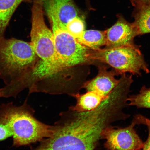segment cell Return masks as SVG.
I'll return each instance as SVG.
<instances>
[{"mask_svg": "<svg viewBox=\"0 0 150 150\" xmlns=\"http://www.w3.org/2000/svg\"><path fill=\"white\" fill-rule=\"evenodd\" d=\"M115 91L93 110L78 112L69 108L62 112L52 125L50 138L40 142L35 150H93L103 139V132L114 120Z\"/></svg>", "mask_w": 150, "mask_h": 150, "instance_id": "cell-1", "label": "cell"}, {"mask_svg": "<svg viewBox=\"0 0 150 150\" xmlns=\"http://www.w3.org/2000/svg\"><path fill=\"white\" fill-rule=\"evenodd\" d=\"M33 2L31 42L40 60L24 77V83L28 87L38 83L52 85L64 78L52 32L45 21L42 0H33Z\"/></svg>", "mask_w": 150, "mask_h": 150, "instance_id": "cell-2", "label": "cell"}, {"mask_svg": "<svg viewBox=\"0 0 150 150\" xmlns=\"http://www.w3.org/2000/svg\"><path fill=\"white\" fill-rule=\"evenodd\" d=\"M35 113L28 98L20 106L12 102L0 105V123L8 125L12 131L13 147L30 146L52 136V125L38 120Z\"/></svg>", "mask_w": 150, "mask_h": 150, "instance_id": "cell-3", "label": "cell"}, {"mask_svg": "<svg viewBox=\"0 0 150 150\" xmlns=\"http://www.w3.org/2000/svg\"><path fill=\"white\" fill-rule=\"evenodd\" d=\"M31 42L0 38V78L5 85L17 81L34 68L38 59Z\"/></svg>", "mask_w": 150, "mask_h": 150, "instance_id": "cell-4", "label": "cell"}, {"mask_svg": "<svg viewBox=\"0 0 150 150\" xmlns=\"http://www.w3.org/2000/svg\"><path fill=\"white\" fill-rule=\"evenodd\" d=\"M51 24L54 46L63 73L76 66L91 62L88 57L90 49L82 45L62 23L50 0H42Z\"/></svg>", "mask_w": 150, "mask_h": 150, "instance_id": "cell-5", "label": "cell"}, {"mask_svg": "<svg viewBox=\"0 0 150 150\" xmlns=\"http://www.w3.org/2000/svg\"><path fill=\"white\" fill-rule=\"evenodd\" d=\"M88 57L91 62L99 61L110 65L118 75L129 73L140 76L142 71L149 72L144 56L136 45L90 49Z\"/></svg>", "mask_w": 150, "mask_h": 150, "instance_id": "cell-6", "label": "cell"}, {"mask_svg": "<svg viewBox=\"0 0 150 150\" xmlns=\"http://www.w3.org/2000/svg\"><path fill=\"white\" fill-rule=\"evenodd\" d=\"M136 123L133 120L128 127L117 128L110 126L103 132V139L105 140L104 147L108 150H138L142 149L144 142L134 127Z\"/></svg>", "mask_w": 150, "mask_h": 150, "instance_id": "cell-7", "label": "cell"}, {"mask_svg": "<svg viewBox=\"0 0 150 150\" xmlns=\"http://www.w3.org/2000/svg\"><path fill=\"white\" fill-rule=\"evenodd\" d=\"M106 48L131 46L135 45L134 38L138 34L133 23L127 21L121 14L111 27L106 30Z\"/></svg>", "mask_w": 150, "mask_h": 150, "instance_id": "cell-8", "label": "cell"}, {"mask_svg": "<svg viewBox=\"0 0 150 150\" xmlns=\"http://www.w3.org/2000/svg\"><path fill=\"white\" fill-rule=\"evenodd\" d=\"M98 71L96 76L86 81L83 88L87 91H95L105 97L109 95L121 83L122 77L118 80L115 78L117 74L115 70L108 71L104 65L98 67Z\"/></svg>", "mask_w": 150, "mask_h": 150, "instance_id": "cell-9", "label": "cell"}, {"mask_svg": "<svg viewBox=\"0 0 150 150\" xmlns=\"http://www.w3.org/2000/svg\"><path fill=\"white\" fill-rule=\"evenodd\" d=\"M73 96L76 99V103L69 108L76 112H83L94 109L109 96L105 97L96 91H91L83 94L78 93Z\"/></svg>", "mask_w": 150, "mask_h": 150, "instance_id": "cell-10", "label": "cell"}, {"mask_svg": "<svg viewBox=\"0 0 150 150\" xmlns=\"http://www.w3.org/2000/svg\"><path fill=\"white\" fill-rule=\"evenodd\" d=\"M76 40L82 45L89 49H98L106 45V30H85Z\"/></svg>", "mask_w": 150, "mask_h": 150, "instance_id": "cell-11", "label": "cell"}, {"mask_svg": "<svg viewBox=\"0 0 150 150\" xmlns=\"http://www.w3.org/2000/svg\"><path fill=\"white\" fill-rule=\"evenodd\" d=\"M133 13V24L138 35L150 33V6L142 5L135 6Z\"/></svg>", "mask_w": 150, "mask_h": 150, "instance_id": "cell-12", "label": "cell"}, {"mask_svg": "<svg viewBox=\"0 0 150 150\" xmlns=\"http://www.w3.org/2000/svg\"><path fill=\"white\" fill-rule=\"evenodd\" d=\"M31 0H0V38L3 37L6 28L12 15L21 3Z\"/></svg>", "mask_w": 150, "mask_h": 150, "instance_id": "cell-13", "label": "cell"}, {"mask_svg": "<svg viewBox=\"0 0 150 150\" xmlns=\"http://www.w3.org/2000/svg\"><path fill=\"white\" fill-rule=\"evenodd\" d=\"M126 100L129 102V105L135 106L138 108L150 109V88L143 86L139 93L131 96Z\"/></svg>", "mask_w": 150, "mask_h": 150, "instance_id": "cell-14", "label": "cell"}, {"mask_svg": "<svg viewBox=\"0 0 150 150\" xmlns=\"http://www.w3.org/2000/svg\"><path fill=\"white\" fill-rule=\"evenodd\" d=\"M67 31L76 39L85 30V24L83 20L79 16L71 21L65 26Z\"/></svg>", "mask_w": 150, "mask_h": 150, "instance_id": "cell-15", "label": "cell"}, {"mask_svg": "<svg viewBox=\"0 0 150 150\" xmlns=\"http://www.w3.org/2000/svg\"><path fill=\"white\" fill-rule=\"evenodd\" d=\"M13 136V132L10 127L4 124L0 123V142Z\"/></svg>", "mask_w": 150, "mask_h": 150, "instance_id": "cell-16", "label": "cell"}, {"mask_svg": "<svg viewBox=\"0 0 150 150\" xmlns=\"http://www.w3.org/2000/svg\"><path fill=\"white\" fill-rule=\"evenodd\" d=\"M136 124H143L150 127V120L141 115L136 116L134 120Z\"/></svg>", "mask_w": 150, "mask_h": 150, "instance_id": "cell-17", "label": "cell"}, {"mask_svg": "<svg viewBox=\"0 0 150 150\" xmlns=\"http://www.w3.org/2000/svg\"><path fill=\"white\" fill-rule=\"evenodd\" d=\"M133 6L144 5L150 6V0H131Z\"/></svg>", "mask_w": 150, "mask_h": 150, "instance_id": "cell-18", "label": "cell"}, {"mask_svg": "<svg viewBox=\"0 0 150 150\" xmlns=\"http://www.w3.org/2000/svg\"><path fill=\"white\" fill-rule=\"evenodd\" d=\"M149 129V136L147 140L145 142H144L143 150H150V127H148Z\"/></svg>", "mask_w": 150, "mask_h": 150, "instance_id": "cell-19", "label": "cell"}, {"mask_svg": "<svg viewBox=\"0 0 150 150\" xmlns=\"http://www.w3.org/2000/svg\"><path fill=\"white\" fill-rule=\"evenodd\" d=\"M89 1V0H86V1Z\"/></svg>", "mask_w": 150, "mask_h": 150, "instance_id": "cell-20", "label": "cell"}, {"mask_svg": "<svg viewBox=\"0 0 150 150\" xmlns=\"http://www.w3.org/2000/svg\"><path fill=\"white\" fill-rule=\"evenodd\" d=\"M32 91H33V90H32ZM34 92V91H33Z\"/></svg>", "mask_w": 150, "mask_h": 150, "instance_id": "cell-21", "label": "cell"}]
</instances>
